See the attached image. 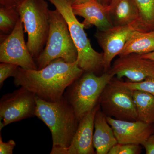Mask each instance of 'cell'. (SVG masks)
<instances>
[{
    "mask_svg": "<svg viewBox=\"0 0 154 154\" xmlns=\"http://www.w3.org/2000/svg\"><path fill=\"white\" fill-rule=\"evenodd\" d=\"M84 72L77 61L69 63L57 59L40 69H25L19 67L14 77V83L42 100L56 102L63 97L67 88Z\"/></svg>",
    "mask_w": 154,
    "mask_h": 154,
    "instance_id": "cell-1",
    "label": "cell"
},
{
    "mask_svg": "<svg viewBox=\"0 0 154 154\" xmlns=\"http://www.w3.org/2000/svg\"><path fill=\"white\" fill-rule=\"evenodd\" d=\"M36 116L49 128L52 138L51 154H60L69 146L79 121L71 106L64 98L56 102L45 101L36 96Z\"/></svg>",
    "mask_w": 154,
    "mask_h": 154,
    "instance_id": "cell-2",
    "label": "cell"
},
{
    "mask_svg": "<svg viewBox=\"0 0 154 154\" xmlns=\"http://www.w3.org/2000/svg\"><path fill=\"white\" fill-rule=\"evenodd\" d=\"M113 76L109 71L100 76L93 72H85L67 88L64 98L79 121L99 104L101 94Z\"/></svg>",
    "mask_w": 154,
    "mask_h": 154,
    "instance_id": "cell-3",
    "label": "cell"
},
{
    "mask_svg": "<svg viewBox=\"0 0 154 154\" xmlns=\"http://www.w3.org/2000/svg\"><path fill=\"white\" fill-rule=\"evenodd\" d=\"M28 33L27 46L35 60L44 48L50 26V10L45 0H22L17 5Z\"/></svg>",
    "mask_w": 154,
    "mask_h": 154,
    "instance_id": "cell-4",
    "label": "cell"
},
{
    "mask_svg": "<svg viewBox=\"0 0 154 154\" xmlns=\"http://www.w3.org/2000/svg\"><path fill=\"white\" fill-rule=\"evenodd\" d=\"M49 15L47 42L42 52L35 60L38 69L57 59H62L69 63L75 62L78 59V51L66 20L56 9L50 10Z\"/></svg>",
    "mask_w": 154,
    "mask_h": 154,
    "instance_id": "cell-5",
    "label": "cell"
},
{
    "mask_svg": "<svg viewBox=\"0 0 154 154\" xmlns=\"http://www.w3.org/2000/svg\"><path fill=\"white\" fill-rule=\"evenodd\" d=\"M66 20L70 33L78 51V65L85 72H98L104 69L103 53L96 51L91 46L85 32V27L76 17L71 0H48Z\"/></svg>",
    "mask_w": 154,
    "mask_h": 154,
    "instance_id": "cell-6",
    "label": "cell"
},
{
    "mask_svg": "<svg viewBox=\"0 0 154 154\" xmlns=\"http://www.w3.org/2000/svg\"><path fill=\"white\" fill-rule=\"evenodd\" d=\"M99 104L107 116L126 121H137V115L132 91L113 80L106 86Z\"/></svg>",
    "mask_w": 154,
    "mask_h": 154,
    "instance_id": "cell-7",
    "label": "cell"
},
{
    "mask_svg": "<svg viewBox=\"0 0 154 154\" xmlns=\"http://www.w3.org/2000/svg\"><path fill=\"white\" fill-rule=\"evenodd\" d=\"M36 96L24 87H20L0 100V130L14 122L36 116Z\"/></svg>",
    "mask_w": 154,
    "mask_h": 154,
    "instance_id": "cell-8",
    "label": "cell"
},
{
    "mask_svg": "<svg viewBox=\"0 0 154 154\" xmlns=\"http://www.w3.org/2000/svg\"><path fill=\"white\" fill-rule=\"evenodd\" d=\"M0 62L17 65L25 69H38L24 38L23 24L20 19L12 32L1 35Z\"/></svg>",
    "mask_w": 154,
    "mask_h": 154,
    "instance_id": "cell-9",
    "label": "cell"
},
{
    "mask_svg": "<svg viewBox=\"0 0 154 154\" xmlns=\"http://www.w3.org/2000/svg\"><path fill=\"white\" fill-rule=\"evenodd\" d=\"M136 30L145 31L139 19L129 25L114 26L105 30L99 31L95 34L98 43L103 51L104 69L108 71L111 63L119 55L133 32Z\"/></svg>",
    "mask_w": 154,
    "mask_h": 154,
    "instance_id": "cell-10",
    "label": "cell"
},
{
    "mask_svg": "<svg viewBox=\"0 0 154 154\" xmlns=\"http://www.w3.org/2000/svg\"><path fill=\"white\" fill-rule=\"evenodd\" d=\"M119 57L109 71L117 79L125 77L132 82H139L154 76V60L135 54Z\"/></svg>",
    "mask_w": 154,
    "mask_h": 154,
    "instance_id": "cell-11",
    "label": "cell"
},
{
    "mask_svg": "<svg viewBox=\"0 0 154 154\" xmlns=\"http://www.w3.org/2000/svg\"><path fill=\"white\" fill-rule=\"evenodd\" d=\"M113 128L118 143L136 144L142 145L154 132V124L137 120L126 121L106 116Z\"/></svg>",
    "mask_w": 154,
    "mask_h": 154,
    "instance_id": "cell-12",
    "label": "cell"
},
{
    "mask_svg": "<svg viewBox=\"0 0 154 154\" xmlns=\"http://www.w3.org/2000/svg\"><path fill=\"white\" fill-rule=\"evenodd\" d=\"M99 107L98 104L80 120L69 146L62 151L60 154H96L93 143L94 122Z\"/></svg>",
    "mask_w": 154,
    "mask_h": 154,
    "instance_id": "cell-13",
    "label": "cell"
},
{
    "mask_svg": "<svg viewBox=\"0 0 154 154\" xmlns=\"http://www.w3.org/2000/svg\"><path fill=\"white\" fill-rule=\"evenodd\" d=\"M75 16L82 17L84 27L92 25L99 31H105L114 27L110 19L109 5H105L97 0H89L82 4L72 5Z\"/></svg>",
    "mask_w": 154,
    "mask_h": 154,
    "instance_id": "cell-14",
    "label": "cell"
},
{
    "mask_svg": "<svg viewBox=\"0 0 154 154\" xmlns=\"http://www.w3.org/2000/svg\"><path fill=\"white\" fill-rule=\"evenodd\" d=\"M94 125L93 143L96 154H107L118 142L113 128L100 107L96 111Z\"/></svg>",
    "mask_w": 154,
    "mask_h": 154,
    "instance_id": "cell-15",
    "label": "cell"
},
{
    "mask_svg": "<svg viewBox=\"0 0 154 154\" xmlns=\"http://www.w3.org/2000/svg\"><path fill=\"white\" fill-rule=\"evenodd\" d=\"M109 7L113 26L129 25L139 19V11L135 0H113Z\"/></svg>",
    "mask_w": 154,
    "mask_h": 154,
    "instance_id": "cell-16",
    "label": "cell"
},
{
    "mask_svg": "<svg viewBox=\"0 0 154 154\" xmlns=\"http://www.w3.org/2000/svg\"><path fill=\"white\" fill-rule=\"evenodd\" d=\"M154 51V30L133 32L119 56L135 54L143 55Z\"/></svg>",
    "mask_w": 154,
    "mask_h": 154,
    "instance_id": "cell-17",
    "label": "cell"
},
{
    "mask_svg": "<svg viewBox=\"0 0 154 154\" xmlns=\"http://www.w3.org/2000/svg\"><path fill=\"white\" fill-rule=\"evenodd\" d=\"M137 115V120L154 124V96L140 91H131Z\"/></svg>",
    "mask_w": 154,
    "mask_h": 154,
    "instance_id": "cell-18",
    "label": "cell"
},
{
    "mask_svg": "<svg viewBox=\"0 0 154 154\" xmlns=\"http://www.w3.org/2000/svg\"><path fill=\"white\" fill-rule=\"evenodd\" d=\"M19 19L20 15L17 6L1 5L0 30L2 35L10 34L14 30Z\"/></svg>",
    "mask_w": 154,
    "mask_h": 154,
    "instance_id": "cell-19",
    "label": "cell"
},
{
    "mask_svg": "<svg viewBox=\"0 0 154 154\" xmlns=\"http://www.w3.org/2000/svg\"><path fill=\"white\" fill-rule=\"evenodd\" d=\"M139 19L146 31L154 30V0H135Z\"/></svg>",
    "mask_w": 154,
    "mask_h": 154,
    "instance_id": "cell-20",
    "label": "cell"
},
{
    "mask_svg": "<svg viewBox=\"0 0 154 154\" xmlns=\"http://www.w3.org/2000/svg\"><path fill=\"white\" fill-rule=\"evenodd\" d=\"M120 85L131 91H140L146 92L154 96V76L149 77L139 82H123L117 79Z\"/></svg>",
    "mask_w": 154,
    "mask_h": 154,
    "instance_id": "cell-21",
    "label": "cell"
},
{
    "mask_svg": "<svg viewBox=\"0 0 154 154\" xmlns=\"http://www.w3.org/2000/svg\"><path fill=\"white\" fill-rule=\"evenodd\" d=\"M141 145L117 143L110 149L108 154H139L141 152Z\"/></svg>",
    "mask_w": 154,
    "mask_h": 154,
    "instance_id": "cell-22",
    "label": "cell"
},
{
    "mask_svg": "<svg viewBox=\"0 0 154 154\" xmlns=\"http://www.w3.org/2000/svg\"><path fill=\"white\" fill-rule=\"evenodd\" d=\"M19 66L8 63H1L0 64V88L2 87L4 82L10 77H14Z\"/></svg>",
    "mask_w": 154,
    "mask_h": 154,
    "instance_id": "cell-23",
    "label": "cell"
},
{
    "mask_svg": "<svg viewBox=\"0 0 154 154\" xmlns=\"http://www.w3.org/2000/svg\"><path fill=\"white\" fill-rule=\"evenodd\" d=\"M16 146V142L13 140H10L7 142H4L2 136L0 135V154H13V151Z\"/></svg>",
    "mask_w": 154,
    "mask_h": 154,
    "instance_id": "cell-24",
    "label": "cell"
},
{
    "mask_svg": "<svg viewBox=\"0 0 154 154\" xmlns=\"http://www.w3.org/2000/svg\"><path fill=\"white\" fill-rule=\"evenodd\" d=\"M142 146H143L146 154H154V132Z\"/></svg>",
    "mask_w": 154,
    "mask_h": 154,
    "instance_id": "cell-25",
    "label": "cell"
},
{
    "mask_svg": "<svg viewBox=\"0 0 154 154\" xmlns=\"http://www.w3.org/2000/svg\"><path fill=\"white\" fill-rule=\"evenodd\" d=\"M22 0H0V4L3 5L17 6Z\"/></svg>",
    "mask_w": 154,
    "mask_h": 154,
    "instance_id": "cell-26",
    "label": "cell"
},
{
    "mask_svg": "<svg viewBox=\"0 0 154 154\" xmlns=\"http://www.w3.org/2000/svg\"><path fill=\"white\" fill-rule=\"evenodd\" d=\"M141 56L142 57L145 58L149 59L154 61V51L147 54L141 55Z\"/></svg>",
    "mask_w": 154,
    "mask_h": 154,
    "instance_id": "cell-27",
    "label": "cell"
},
{
    "mask_svg": "<svg viewBox=\"0 0 154 154\" xmlns=\"http://www.w3.org/2000/svg\"><path fill=\"white\" fill-rule=\"evenodd\" d=\"M89 0H71L72 5H79L88 2Z\"/></svg>",
    "mask_w": 154,
    "mask_h": 154,
    "instance_id": "cell-28",
    "label": "cell"
},
{
    "mask_svg": "<svg viewBox=\"0 0 154 154\" xmlns=\"http://www.w3.org/2000/svg\"><path fill=\"white\" fill-rule=\"evenodd\" d=\"M97 1L105 5H109L113 0H97Z\"/></svg>",
    "mask_w": 154,
    "mask_h": 154,
    "instance_id": "cell-29",
    "label": "cell"
}]
</instances>
